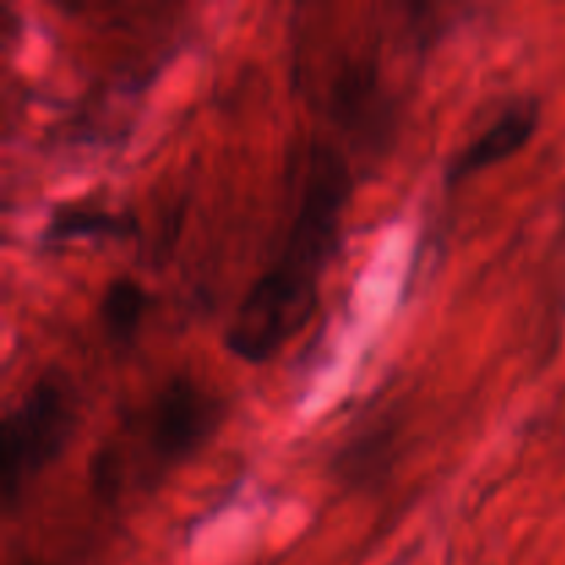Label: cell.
Returning a JSON list of instances; mask_svg holds the SVG:
<instances>
[{"mask_svg":"<svg viewBox=\"0 0 565 565\" xmlns=\"http://www.w3.org/2000/svg\"><path fill=\"white\" fill-rule=\"evenodd\" d=\"M353 169L331 143L312 141L279 254L252 281L224 331V348L246 364H265L315 318L320 285L340 252Z\"/></svg>","mask_w":565,"mask_h":565,"instance_id":"6da1fadb","label":"cell"},{"mask_svg":"<svg viewBox=\"0 0 565 565\" xmlns=\"http://www.w3.org/2000/svg\"><path fill=\"white\" fill-rule=\"evenodd\" d=\"M77 397L58 373H42L6 412L0 425V502L11 513L33 480L47 472L72 441Z\"/></svg>","mask_w":565,"mask_h":565,"instance_id":"7a4b0ae2","label":"cell"},{"mask_svg":"<svg viewBox=\"0 0 565 565\" xmlns=\"http://www.w3.org/2000/svg\"><path fill=\"white\" fill-rule=\"evenodd\" d=\"M224 403L202 381L171 375L136 417L147 478H160L191 461L218 430Z\"/></svg>","mask_w":565,"mask_h":565,"instance_id":"3957f363","label":"cell"},{"mask_svg":"<svg viewBox=\"0 0 565 565\" xmlns=\"http://www.w3.org/2000/svg\"><path fill=\"white\" fill-rule=\"evenodd\" d=\"M541 125V103L535 97H516L486 125V130L478 138L467 143L461 152L450 158L445 169V182L450 188L516 158Z\"/></svg>","mask_w":565,"mask_h":565,"instance_id":"277c9868","label":"cell"},{"mask_svg":"<svg viewBox=\"0 0 565 565\" xmlns=\"http://www.w3.org/2000/svg\"><path fill=\"white\" fill-rule=\"evenodd\" d=\"M136 215L92 204H58L44 224V246H66L75 241H127L136 235Z\"/></svg>","mask_w":565,"mask_h":565,"instance_id":"5b68a950","label":"cell"},{"mask_svg":"<svg viewBox=\"0 0 565 565\" xmlns=\"http://www.w3.org/2000/svg\"><path fill=\"white\" fill-rule=\"evenodd\" d=\"M149 303H152V296L138 279L132 276L110 279L97 303V318L105 340L114 348H130L141 334Z\"/></svg>","mask_w":565,"mask_h":565,"instance_id":"8992f818","label":"cell"},{"mask_svg":"<svg viewBox=\"0 0 565 565\" xmlns=\"http://www.w3.org/2000/svg\"><path fill=\"white\" fill-rule=\"evenodd\" d=\"M20 565H50V563H39V561H25V563H20Z\"/></svg>","mask_w":565,"mask_h":565,"instance_id":"52a82bcc","label":"cell"}]
</instances>
